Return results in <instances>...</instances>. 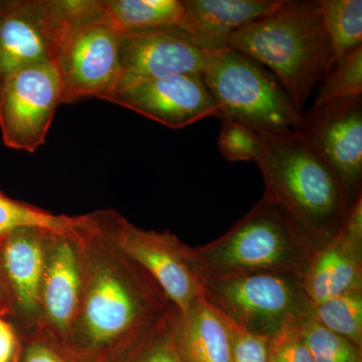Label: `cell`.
Returning <instances> with one entry per match:
<instances>
[{"label": "cell", "mask_w": 362, "mask_h": 362, "mask_svg": "<svg viewBox=\"0 0 362 362\" xmlns=\"http://www.w3.org/2000/svg\"><path fill=\"white\" fill-rule=\"evenodd\" d=\"M114 211L87 214L80 246V304L66 345L81 362H96L156 322L168 297L117 243Z\"/></svg>", "instance_id": "obj_1"}, {"label": "cell", "mask_w": 362, "mask_h": 362, "mask_svg": "<svg viewBox=\"0 0 362 362\" xmlns=\"http://www.w3.org/2000/svg\"><path fill=\"white\" fill-rule=\"evenodd\" d=\"M228 47L268 69L300 114L330 68V40L318 1L283 0L271 13L233 32Z\"/></svg>", "instance_id": "obj_2"}, {"label": "cell", "mask_w": 362, "mask_h": 362, "mask_svg": "<svg viewBox=\"0 0 362 362\" xmlns=\"http://www.w3.org/2000/svg\"><path fill=\"white\" fill-rule=\"evenodd\" d=\"M255 161L265 183L264 197L283 207L319 247L341 230L349 213L337 178L299 132L259 133Z\"/></svg>", "instance_id": "obj_3"}, {"label": "cell", "mask_w": 362, "mask_h": 362, "mask_svg": "<svg viewBox=\"0 0 362 362\" xmlns=\"http://www.w3.org/2000/svg\"><path fill=\"white\" fill-rule=\"evenodd\" d=\"M318 249L283 207L263 197L218 240L189 247V261L199 279L271 273L303 280Z\"/></svg>", "instance_id": "obj_4"}, {"label": "cell", "mask_w": 362, "mask_h": 362, "mask_svg": "<svg viewBox=\"0 0 362 362\" xmlns=\"http://www.w3.org/2000/svg\"><path fill=\"white\" fill-rule=\"evenodd\" d=\"M202 296L240 328L261 337L313 318L314 304L301 279L257 273L199 279Z\"/></svg>", "instance_id": "obj_5"}, {"label": "cell", "mask_w": 362, "mask_h": 362, "mask_svg": "<svg viewBox=\"0 0 362 362\" xmlns=\"http://www.w3.org/2000/svg\"><path fill=\"white\" fill-rule=\"evenodd\" d=\"M220 111V120L246 123L257 132L295 129L301 114L277 78L235 49L214 52L202 73Z\"/></svg>", "instance_id": "obj_6"}, {"label": "cell", "mask_w": 362, "mask_h": 362, "mask_svg": "<svg viewBox=\"0 0 362 362\" xmlns=\"http://www.w3.org/2000/svg\"><path fill=\"white\" fill-rule=\"evenodd\" d=\"M294 130L329 166L350 213L362 199V95L313 105Z\"/></svg>", "instance_id": "obj_7"}, {"label": "cell", "mask_w": 362, "mask_h": 362, "mask_svg": "<svg viewBox=\"0 0 362 362\" xmlns=\"http://www.w3.org/2000/svg\"><path fill=\"white\" fill-rule=\"evenodd\" d=\"M121 33L101 21L71 28L57 57L61 104L109 102L121 78Z\"/></svg>", "instance_id": "obj_8"}, {"label": "cell", "mask_w": 362, "mask_h": 362, "mask_svg": "<svg viewBox=\"0 0 362 362\" xmlns=\"http://www.w3.org/2000/svg\"><path fill=\"white\" fill-rule=\"evenodd\" d=\"M71 28L59 0H0V84L23 69L54 63Z\"/></svg>", "instance_id": "obj_9"}, {"label": "cell", "mask_w": 362, "mask_h": 362, "mask_svg": "<svg viewBox=\"0 0 362 362\" xmlns=\"http://www.w3.org/2000/svg\"><path fill=\"white\" fill-rule=\"evenodd\" d=\"M56 64L30 66L0 84V131L8 148L33 153L45 141L61 105Z\"/></svg>", "instance_id": "obj_10"}, {"label": "cell", "mask_w": 362, "mask_h": 362, "mask_svg": "<svg viewBox=\"0 0 362 362\" xmlns=\"http://www.w3.org/2000/svg\"><path fill=\"white\" fill-rule=\"evenodd\" d=\"M113 223L119 247L156 280L180 314L187 313L202 297L201 280L189 261V246L169 232L138 228L116 211Z\"/></svg>", "instance_id": "obj_11"}, {"label": "cell", "mask_w": 362, "mask_h": 362, "mask_svg": "<svg viewBox=\"0 0 362 362\" xmlns=\"http://www.w3.org/2000/svg\"><path fill=\"white\" fill-rule=\"evenodd\" d=\"M109 102L171 129L220 116L202 74H180L123 86L115 90Z\"/></svg>", "instance_id": "obj_12"}, {"label": "cell", "mask_w": 362, "mask_h": 362, "mask_svg": "<svg viewBox=\"0 0 362 362\" xmlns=\"http://www.w3.org/2000/svg\"><path fill=\"white\" fill-rule=\"evenodd\" d=\"M213 52L195 47L177 28L121 35L118 88L180 74L202 75Z\"/></svg>", "instance_id": "obj_13"}, {"label": "cell", "mask_w": 362, "mask_h": 362, "mask_svg": "<svg viewBox=\"0 0 362 362\" xmlns=\"http://www.w3.org/2000/svg\"><path fill=\"white\" fill-rule=\"evenodd\" d=\"M78 235H49L35 326L65 344L77 317L82 287Z\"/></svg>", "instance_id": "obj_14"}, {"label": "cell", "mask_w": 362, "mask_h": 362, "mask_svg": "<svg viewBox=\"0 0 362 362\" xmlns=\"http://www.w3.org/2000/svg\"><path fill=\"white\" fill-rule=\"evenodd\" d=\"M51 233L42 228H28L0 237L2 266L13 300V315L8 321L16 332L37 325L40 290Z\"/></svg>", "instance_id": "obj_15"}, {"label": "cell", "mask_w": 362, "mask_h": 362, "mask_svg": "<svg viewBox=\"0 0 362 362\" xmlns=\"http://www.w3.org/2000/svg\"><path fill=\"white\" fill-rule=\"evenodd\" d=\"M302 284L313 304L362 292V199L341 230L317 250Z\"/></svg>", "instance_id": "obj_16"}, {"label": "cell", "mask_w": 362, "mask_h": 362, "mask_svg": "<svg viewBox=\"0 0 362 362\" xmlns=\"http://www.w3.org/2000/svg\"><path fill=\"white\" fill-rule=\"evenodd\" d=\"M283 0H182L185 13L176 26L206 52L230 49V35L271 13Z\"/></svg>", "instance_id": "obj_17"}, {"label": "cell", "mask_w": 362, "mask_h": 362, "mask_svg": "<svg viewBox=\"0 0 362 362\" xmlns=\"http://www.w3.org/2000/svg\"><path fill=\"white\" fill-rule=\"evenodd\" d=\"M177 344L183 362H232L228 321L202 296L181 314Z\"/></svg>", "instance_id": "obj_18"}, {"label": "cell", "mask_w": 362, "mask_h": 362, "mask_svg": "<svg viewBox=\"0 0 362 362\" xmlns=\"http://www.w3.org/2000/svg\"><path fill=\"white\" fill-rule=\"evenodd\" d=\"M180 317L177 307L171 303L156 322L96 362H183L177 344Z\"/></svg>", "instance_id": "obj_19"}, {"label": "cell", "mask_w": 362, "mask_h": 362, "mask_svg": "<svg viewBox=\"0 0 362 362\" xmlns=\"http://www.w3.org/2000/svg\"><path fill=\"white\" fill-rule=\"evenodd\" d=\"M183 13L182 0H103L101 21L126 35L176 28Z\"/></svg>", "instance_id": "obj_20"}, {"label": "cell", "mask_w": 362, "mask_h": 362, "mask_svg": "<svg viewBox=\"0 0 362 362\" xmlns=\"http://www.w3.org/2000/svg\"><path fill=\"white\" fill-rule=\"evenodd\" d=\"M87 216L54 214L25 202L11 199L0 192V237L21 228H42L62 235H78Z\"/></svg>", "instance_id": "obj_21"}, {"label": "cell", "mask_w": 362, "mask_h": 362, "mask_svg": "<svg viewBox=\"0 0 362 362\" xmlns=\"http://www.w3.org/2000/svg\"><path fill=\"white\" fill-rule=\"evenodd\" d=\"M318 6L330 40L331 66L343 54L362 45V1L319 0Z\"/></svg>", "instance_id": "obj_22"}, {"label": "cell", "mask_w": 362, "mask_h": 362, "mask_svg": "<svg viewBox=\"0 0 362 362\" xmlns=\"http://www.w3.org/2000/svg\"><path fill=\"white\" fill-rule=\"evenodd\" d=\"M313 319L362 347V292L349 293L314 304Z\"/></svg>", "instance_id": "obj_23"}, {"label": "cell", "mask_w": 362, "mask_h": 362, "mask_svg": "<svg viewBox=\"0 0 362 362\" xmlns=\"http://www.w3.org/2000/svg\"><path fill=\"white\" fill-rule=\"evenodd\" d=\"M362 95V45L338 58L317 86L313 105Z\"/></svg>", "instance_id": "obj_24"}, {"label": "cell", "mask_w": 362, "mask_h": 362, "mask_svg": "<svg viewBox=\"0 0 362 362\" xmlns=\"http://www.w3.org/2000/svg\"><path fill=\"white\" fill-rule=\"evenodd\" d=\"M314 362H362V347L324 327L313 318L301 326Z\"/></svg>", "instance_id": "obj_25"}, {"label": "cell", "mask_w": 362, "mask_h": 362, "mask_svg": "<svg viewBox=\"0 0 362 362\" xmlns=\"http://www.w3.org/2000/svg\"><path fill=\"white\" fill-rule=\"evenodd\" d=\"M13 362H81L65 343L39 327L21 331Z\"/></svg>", "instance_id": "obj_26"}, {"label": "cell", "mask_w": 362, "mask_h": 362, "mask_svg": "<svg viewBox=\"0 0 362 362\" xmlns=\"http://www.w3.org/2000/svg\"><path fill=\"white\" fill-rule=\"evenodd\" d=\"M218 147L230 162L256 160L259 147V133L246 123L221 120Z\"/></svg>", "instance_id": "obj_27"}, {"label": "cell", "mask_w": 362, "mask_h": 362, "mask_svg": "<svg viewBox=\"0 0 362 362\" xmlns=\"http://www.w3.org/2000/svg\"><path fill=\"white\" fill-rule=\"evenodd\" d=\"M302 325L280 331L268 338L266 362H314L302 334Z\"/></svg>", "instance_id": "obj_28"}, {"label": "cell", "mask_w": 362, "mask_h": 362, "mask_svg": "<svg viewBox=\"0 0 362 362\" xmlns=\"http://www.w3.org/2000/svg\"><path fill=\"white\" fill-rule=\"evenodd\" d=\"M226 319L232 337V362H266L269 337L251 334Z\"/></svg>", "instance_id": "obj_29"}, {"label": "cell", "mask_w": 362, "mask_h": 362, "mask_svg": "<svg viewBox=\"0 0 362 362\" xmlns=\"http://www.w3.org/2000/svg\"><path fill=\"white\" fill-rule=\"evenodd\" d=\"M18 346L16 328L6 318L0 317V362H13Z\"/></svg>", "instance_id": "obj_30"}, {"label": "cell", "mask_w": 362, "mask_h": 362, "mask_svg": "<svg viewBox=\"0 0 362 362\" xmlns=\"http://www.w3.org/2000/svg\"><path fill=\"white\" fill-rule=\"evenodd\" d=\"M13 315V300L7 285L6 274L2 266L1 252H0V317L9 320Z\"/></svg>", "instance_id": "obj_31"}]
</instances>
